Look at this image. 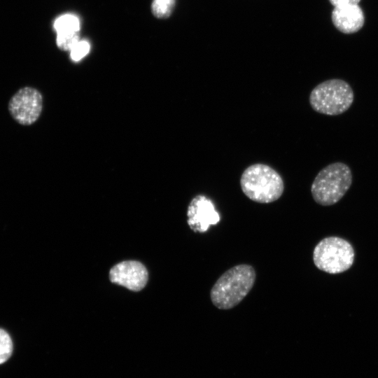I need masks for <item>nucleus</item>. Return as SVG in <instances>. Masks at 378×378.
Instances as JSON below:
<instances>
[{
	"instance_id": "1",
	"label": "nucleus",
	"mask_w": 378,
	"mask_h": 378,
	"mask_svg": "<svg viewBox=\"0 0 378 378\" xmlns=\"http://www.w3.org/2000/svg\"><path fill=\"white\" fill-rule=\"evenodd\" d=\"M255 269L247 264L235 265L225 271L210 291V298L219 309H230L239 304L252 289Z\"/></svg>"
},
{
	"instance_id": "12",
	"label": "nucleus",
	"mask_w": 378,
	"mask_h": 378,
	"mask_svg": "<svg viewBox=\"0 0 378 378\" xmlns=\"http://www.w3.org/2000/svg\"><path fill=\"white\" fill-rule=\"evenodd\" d=\"M13 341L9 334L0 328V364L5 363L13 353Z\"/></svg>"
},
{
	"instance_id": "5",
	"label": "nucleus",
	"mask_w": 378,
	"mask_h": 378,
	"mask_svg": "<svg viewBox=\"0 0 378 378\" xmlns=\"http://www.w3.org/2000/svg\"><path fill=\"white\" fill-rule=\"evenodd\" d=\"M354 257L351 244L338 237L323 239L313 251L315 266L329 274H339L349 270L353 265Z\"/></svg>"
},
{
	"instance_id": "8",
	"label": "nucleus",
	"mask_w": 378,
	"mask_h": 378,
	"mask_svg": "<svg viewBox=\"0 0 378 378\" xmlns=\"http://www.w3.org/2000/svg\"><path fill=\"white\" fill-rule=\"evenodd\" d=\"M109 277L112 283L132 291H139L147 283L148 272L142 263L135 260H125L111 269Z\"/></svg>"
},
{
	"instance_id": "11",
	"label": "nucleus",
	"mask_w": 378,
	"mask_h": 378,
	"mask_svg": "<svg viewBox=\"0 0 378 378\" xmlns=\"http://www.w3.org/2000/svg\"><path fill=\"white\" fill-rule=\"evenodd\" d=\"M176 0H153L150 5L153 15L158 19L169 18L175 8Z\"/></svg>"
},
{
	"instance_id": "10",
	"label": "nucleus",
	"mask_w": 378,
	"mask_h": 378,
	"mask_svg": "<svg viewBox=\"0 0 378 378\" xmlns=\"http://www.w3.org/2000/svg\"><path fill=\"white\" fill-rule=\"evenodd\" d=\"M53 27L57 32L56 43L62 51H70L80 39V21L72 14H64L55 19Z\"/></svg>"
},
{
	"instance_id": "14",
	"label": "nucleus",
	"mask_w": 378,
	"mask_h": 378,
	"mask_svg": "<svg viewBox=\"0 0 378 378\" xmlns=\"http://www.w3.org/2000/svg\"><path fill=\"white\" fill-rule=\"evenodd\" d=\"M360 0H329L330 3L335 7L346 4H358Z\"/></svg>"
},
{
	"instance_id": "9",
	"label": "nucleus",
	"mask_w": 378,
	"mask_h": 378,
	"mask_svg": "<svg viewBox=\"0 0 378 378\" xmlns=\"http://www.w3.org/2000/svg\"><path fill=\"white\" fill-rule=\"evenodd\" d=\"M331 19L335 27L346 34L357 32L365 23L363 11L358 4L335 6Z\"/></svg>"
},
{
	"instance_id": "4",
	"label": "nucleus",
	"mask_w": 378,
	"mask_h": 378,
	"mask_svg": "<svg viewBox=\"0 0 378 378\" xmlns=\"http://www.w3.org/2000/svg\"><path fill=\"white\" fill-rule=\"evenodd\" d=\"M354 93L351 85L340 78H332L317 85L309 94L314 111L328 115H338L352 105Z\"/></svg>"
},
{
	"instance_id": "7",
	"label": "nucleus",
	"mask_w": 378,
	"mask_h": 378,
	"mask_svg": "<svg viewBox=\"0 0 378 378\" xmlns=\"http://www.w3.org/2000/svg\"><path fill=\"white\" fill-rule=\"evenodd\" d=\"M188 224L195 232L202 233L220 220L213 202L205 195H196L190 201L187 211Z\"/></svg>"
},
{
	"instance_id": "2",
	"label": "nucleus",
	"mask_w": 378,
	"mask_h": 378,
	"mask_svg": "<svg viewBox=\"0 0 378 378\" xmlns=\"http://www.w3.org/2000/svg\"><path fill=\"white\" fill-rule=\"evenodd\" d=\"M240 186L248 199L261 204L275 202L284 190L281 175L270 166L262 163L251 164L243 172Z\"/></svg>"
},
{
	"instance_id": "3",
	"label": "nucleus",
	"mask_w": 378,
	"mask_h": 378,
	"mask_svg": "<svg viewBox=\"0 0 378 378\" xmlns=\"http://www.w3.org/2000/svg\"><path fill=\"white\" fill-rule=\"evenodd\" d=\"M350 167L336 162L323 168L316 176L311 186L314 200L322 206H330L339 202L352 183Z\"/></svg>"
},
{
	"instance_id": "6",
	"label": "nucleus",
	"mask_w": 378,
	"mask_h": 378,
	"mask_svg": "<svg viewBox=\"0 0 378 378\" xmlns=\"http://www.w3.org/2000/svg\"><path fill=\"white\" fill-rule=\"evenodd\" d=\"M8 111L19 124L29 125L41 115L43 108V96L36 89L24 87L19 89L10 99Z\"/></svg>"
},
{
	"instance_id": "13",
	"label": "nucleus",
	"mask_w": 378,
	"mask_h": 378,
	"mask_svg": "<svg viewBox=\"0 0 378 378\" xmlns=\"http://www.w3.org/2000/svg\"><path fill=\"white\" fill-rule=\"evenodd\" d=\"M90 46L86 40H80L70 50V57L74 62H78L86 56Z\"/></svg>"
}]
</instances>
